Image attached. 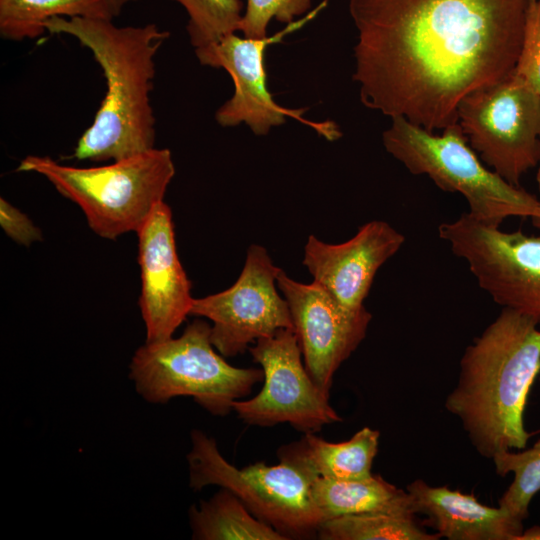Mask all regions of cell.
Here are the masks:
<instances>
[{
    "instance_id": "cell-1",
    "label": "cell",
    "mask_w": 540,
    "mask_h": 540,
    "mask_svg": "<svg viewBox=\"0 0 540 540\" xmlns=\"http://www.w3.org/2000/svg\"><path fill=\"white\" fill-rule=\"evenodd\" d=\"M531 0H350L361 102L430 132L515 70Z\"/></svg>"
},
{
    "instance_id": "cell-2",
    "label": "cell",
    "mask_w": 540,
    "mask_h": 540,
    "mask_svg": "<svg viewBox=\"0 0 540 540\" xmlns=\"http://www.w3.org/2000/svg\"><path fill=\"white\" fill-rule=\"evenodd\" d=\"M539 372L540 327L507 308L465 349L445 408L481 456L526 448L524 410Z\"/></svg>"
},
{
    "instance_id": "cell-3",
    "label": "cell",
    "mask_w": 540,
    "mask_h": 540,
    "mask_svg": "<svg viewBox=\"0 0 540 540\" xmlns=\"http://www.w3.org/2000/svg\"><path fill=\"white\" fill-rule=\"evenodd\" d=\"M44 27L51 34L70 35L88 48L106 79L103 101L72 156L117 161L153 149L154 57L169 32L156 24L119 27L111 20L82 17H54Z\"/></svg>"
},
{
    "instance_id": "cell-4",
    "label": "cell",
    "mask_w": 540,
    "mask_h": 540,
    "mask_svg": "<svg viewBox=\"0 0 540 540\" xmlns=\"http://www.w3.org/2000/svg\"><path fill=\"white\" fill-rule=\"evenodd\" d=\"M17 171L45 177L82 209L98 236L113 240L137 232L154 207L164 201L175 166L169 149L154 147L106 166L87 168L29 155L20 161Z\"/></svg>"
},
{
    "instance_id": "cell-5",
    "label": "cell",
    "mask_w": 540,
    "mask_h": 540,
    "mask_svg": "<svg viewBox=\"0 0 540 540\" xmlns=\"http://www.w3.org/2000/svg\"><path fill=\"white\" fill-rule=\"evenodd\" d=\"M386 151L412 174L461 194L475 219L500 226L509 217L540 216V199L505 181L483 164L456 123L435 134L405 118H391L382 134Z\"/></svg>"
},
{
    "instance_id": "cell-6",
    "label": "cell",
    "mask_w": 540,
    "mask_h": 540,
    "mask_svg": "<svg viewBox=\"0 0 540 540\" xmlns=\"http://www.w3.org/2000/svg\"><path fill=\"white\" fill-rule=\"evenodd\" d=\"M210 335L211 326L196 319L178 338L146 342L130 364L129 376L136 391L152 403L191 396L215 416L233 411V402L263 380V371L227 363L215 351Z\"/></svg>"
},
{
    "instance_id": "cell-7",
    "label": "cell",
    "mask_w": 540,
    "mask_h": 540,
    "mask_svg": "<svg viewBox=\"0 0 540 540\" xmlns=\"http://www.w3.org/2000/svg\"><path fill=\"white\" fill-rule=\"evenodd\" d=\"M191 440L187 456L191 488L218 485L231 491L287 540L317 537L324 517L311 498L309 479L299 470L282 461L238 469L224 459L213 438L194 430Z\"/></svg>"
},
{
    "instance_id": "cell-8",
    "label": "cell",
    "mask_w": 540,
    "mask_h": 540,
    "mask_svg": "<svg viewBox=\"0 0 540 540\" xmlns=\"http://www.w3.org/2000/svg\"><path fill=\"white\" fill-rule=\"evenodd\" d=\"M457 123L483 163L520 187L540 158V94L514 72L466 96Z\"/></svg>"
},
{
    "instance_id": "cell-9",
    "label": "cell",
    "mask_w": 540,
    "mask_h": 540,
    "mask_svg": "<svg viewBox=\"0 0 540 540\" xmlns=\"http://www.w3.org/2000/svg\"><path fill=\"white\" fill-rule=\"evenodd\" d=\"M438 233L495 303L540 327V235L505 232L468 212L440 224Z\"/></svg>"
},
{
    "instance_id": "cell-10",
    "label": "cell",
    "mask_w": 540,
    "mask_h": 540,
    "mask_svg": "<svg viewBox=\"0 0 540 540\" xmlns=\"http://www.w3.org/2000/svg\"><path fill=\"white\" fill-rule=\"evenodd\" d=\"M315 14L316 10L288 24L279 33L263 39L242 38L232 33L215 43L195 48V54L202 65L226 70L234 83L233 96L215 113L219 125L232 127L245 123L254 134L266 135L272 127L284 124L289 117L309 126L328 141L341 137V131L334 122L306 119L303 114L307 109H291L279 105L267 88V47L282 42L286 35L300 29Z\"/></svg>"
},
{
    "instance_id": "cell-11",
    "label": "cell",
    "mask_w": 540,
    "mask_h": 540,
    "mask_svg": "<svg viewBox=\"0 0 540 540\" xmlns=\"http://www.w3.org/2000/svg\"><path fill=\"white\" fill-rule=\"evenodd\" d=\"M249 352L263 371V388L252 399L236 400L233 411L249 425L289 423L304 433L342 421L301 360L294 329H280L258 339Z\"/></svg>"
},
{
    "instance_id": "cell-12",
    "label": "cell",
    "mask_w": 540,
    "mask_h": 540,
    "mask_svg": "<svg viewBox=\"0 0 540 540\" xmlns=\"http://www.w3.org/2000/svg\"><path fill=\"white\" fill-rule=\"evenodd\" d=\"M280 271L267 250L254 244L231 287L194 298L190 315L211 320V342L222 356H236L258 339L294 329L287 301L276 289Z\"/></svg>"
},
{
    "instance_id": "cell-13",
    "label": "cell",
    "mask_w": 540,
    "mask_h": 540,
    "mask_svg": "<svg viewBox=\"0 0 540 540\" xmlns=\"http://www.w3.org/2000/svg\"><path fill=\"white\" fill-rule=\"evenodd\" d=\"M277 286L287 301L305 368L329 396L335 372L365 338L372 316L365 306L349 309L318 283L295 281L282 269Z\"/></svg>"
},
{
    "instance_id": "cell-14",
    "label": "cell",
    "mask_w": 540,
    "mask_h": 540,
    "mask_svg": "<svg viewBox=\"0 0 540 540\" xmlns=\"http://www.w3.org/2000/svg\"><path fill=\"white\" fill-rule=\"evenodd\" d=\"M138 236L141 274L139 307L146 328V342L171 338L190 315L194 298L191 282L178 258L172 212L158 203Z\"/></svg>"
},
{
    "instance_id": "cell-15",
    "label": "cell",
    "mask_w": 540,
    "mask_h": 540,
    "mask_svg": "<svg viewBox=\"0 0 540 540\" xmlns=\"http://www.w3.org/2000/svg\"><path fill=\"white\" fill-rule=\"evenodd\" d=\"M405 242V236L385 221L362 225L349 240L329 244L309 235L303 265L313 281L325 288L343 306L364 307L379 268Z\"/></svg>"
},
{
    "instance_id": "cell-16",
    "label": "cell",
    "mask_w": 540,
    "mask_h": 540,
    "mask_svg": "<svg viewBox=\"0 0 540 540\" xmlns=\"http://www.w3.org/2000/svg\"><path fill=\"white\" fill-rule=\"evenodd\" d=\"M415 514L425 516L423 526L432 528L440 538L449 540H518L523 521L502 508L480 503L473 494L430 486L421 479L407 488Z\"/></svg>"
},
{
    "instance_id": "cell-17",
    "label": "cell",
    "mask_w": 540,
    "mask_h": 540,
    "mask_svg": "<svg viewBox=\"0 0 540 540\" xmlns=\"http://www.w3.org/2000/svg\"><path fill=\"white\" fill-rule=\"evenodd\" d=\"M380 433L363 427L349 440L332 443L304 433L299 440L282 446L277 455L306 476L330 480H360L371 477L373 460L378 451Z\"/></svg>"
},
{
    "instance_id": "cell-18",
    "label": "cell",
    "mask_w": 540,
    "mask_h": 540,
    "mask_svg": "<svg viewBox=\"0 0 540 540\" xmlns=\"http://www.w3.org/2000/svg\"><path fill=\"white\" fill-rule=\"evenodd\" d=\"M310 494L324 520L367 513L415 516L407 490L390 484L380 475L360 480L314 478L310 482Z\"/></svg>"
},
{
    "instance_id": "cell-19",
    "label": "cell",
    "mask_w": 540,
    "mask_h": 540,
    "mask_svg": "<svg viewBox=\"0 0 540 540\" xmlns=\"http://www.w3.org/2000/svg\"><path fill=\"white\" fill-rule=\"evenodd\" d=\"M135 0H0V34L20 41L34 39L54 17L113 20Z\"/></svg>"
},
{
    "instance_id": "cell-20",
    "label": "cell",
    "mask_w": 540,
    "mask_h": 540,
    "mask_svg": "<svg viewBox=\"0 0 540 540\" xmlns=\"http://www.w3.org/2000/svg\"><path fill=\"white\" fill-rule=\"evenodd\" d=\"M190 522L192 538L197 540H287L225 488L202 501L198 509L193 507Z\"/></svg>"
},
{
    "instance_id": "cell-21",
    "label": "cell",
    "mask_w": 540,
    "mask_h": 540,
    "mask_svg": "<svg viewBox=\"0 0 540 540\" xmlns=\"http://www.w3.org/2000/svg\"><path fill=\"white\" fill-rule=\"evenodd\" d=\"M322 540H438L414 516L386 513L346 515L324 520L317 532Z\"/></svg>"
},
{
    "instance_id": "cell-22",
    "label": "cell",
    "mask_w": 540,
    "mask_h": 540,
    "mask_svg": "<svg viewBox=\"0 0 540 540\" xmlns=\"http://www.w3.org/2000/svg\"><path fill=\"white\" fill-rule=\"evenodd\" d=\"M496 473L514 474L513 482L498 501V506L517 520L529 515V504L540 491V439L531 448L515 453L503 450L492 458Z\"/></svg>"
},
{
    "instance_id": "cell-23",
    "label": "cell",
    "mask_w": 540,
    "mask_h": 540,
    "mask_svg": "<svg viewBox=\"0 0 540 540\" xmlns=\"http://www.w3.org/2000/svg\"><path fill=\"white\" fill-rule=\"evenodd\" d=\"M188 15L187 33L195 48L215 43L238 31L242 19L241 0H173Z\"/></svg>"
},
{
    "instance_id": "cell-24",
    "label": "cell",
    "mask_w": 540,
    "mask_h": 540,
    "mask_svg": "<svg viewBox=\"0 0 540 540\" xmlns=\"http://www.w3.org/2000/svg\"><path fill=\"white\" fill-rule=\"evenodd\" d=\"M311 3L312 0H247L238 31L246 38H266L267 27L272 19L291 24L296 17L310 10Z\"/></svg>"
},
{
    "instance_id": "cell-25",
    "label": "cell",
    "mask_w": 540,
    "mask_h": 540,
    "mask_svg": "<svg viewBox=\"0 0 540 540\" xmlns=\"http://www.w3.org/2000/svg\"><path fill=\"white\" fill-rule=\"evenodd\" d=\"M514 73L540 94V0H531Z\"/></svg>"
},
{
    "instance_id": "cell-26",
    "label": "cell",
    "mask_w": 540,
    "mask_h": 540,
    "mask_svg": "<svg viewBox=\"0 0 540 540\" xmlns=\"http://www.w3.org/2000/svg\"><path fill=\"white\" fill-rule=\"evenodd\" d=\"M0 225L7 236L23 246H30L43 238L32 220L4 198L0 199Z\"/></svg>"
},
{
    "instance_id": "cell-27",
    "label": "cell",
    "mask_w": 540,
    "mask_h": 540,
    "mask_svg": "<svg viewBox=\"0 0 540 540\" xmlns=\"http://www.w3.org/2000/svg\"><path fill=\"white\" fill-rule=\"evenodd\" d=\"M518 540H540V526H533L524 530Z\"/></svg>"
},
{
    "instance_id": "cell-28",
    "label": "cell",
    "mask_w": 540,
    "mask_h": 540,
    "mask_svg": "<svg viewBox=\"0 0 540 540\" xmlns=\"http://www.w3.org/2000/svg\"><path fill=\"white\" fill-rule=\"evenodd\" d=\"M536 168H537L536 181H537L538 191L540 194V158H539V162Z\"/></svg>"
},
{
    "instance_id": "cell-29",
    "label": "cell",
    "mask_w": 540,
    "mask_h": 540,
    "mask_svg": "<svg viewBox=\"0 0 540 540\" xmlns=\"http://www.w3.org/2000/svg\"><path fill=\"white\" fill-rule=\"evenodd\" d=\"M534 227L540 230V216L531 219Z\"/></svg>"
}]
</instances>
